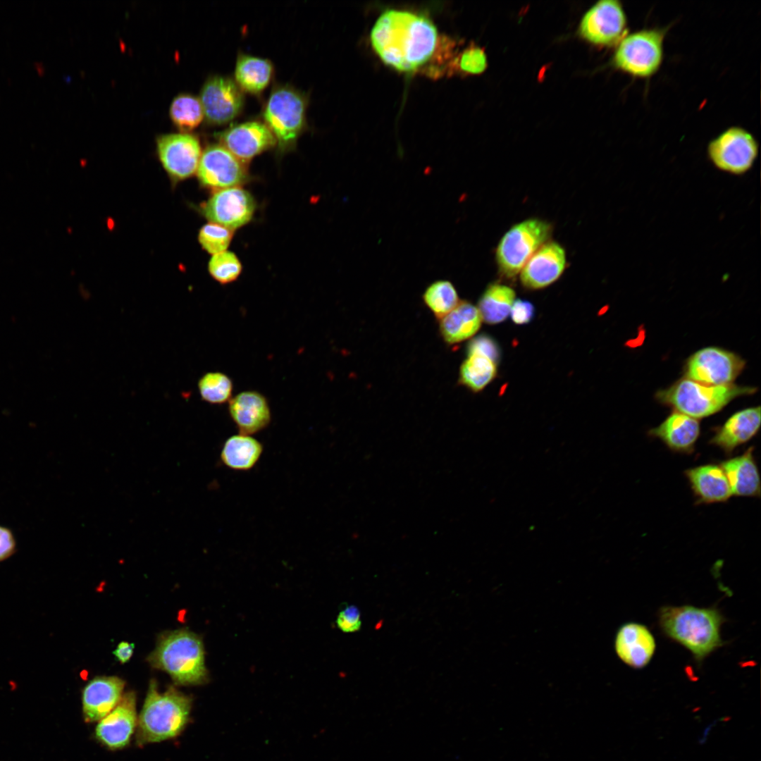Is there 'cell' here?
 <instances>
[{
	"instance_id": "obj_42",
	"label": "cell",
	"mask_w": 761,
	"mask_h": 761,
	"mask_svg": "<svg viewBox=\"0 0 761 761\" xmlns=\"http://www.w3.org/2000/svg\"><path fill=\"white\" fill-rule=\"evenodd\" d=\"M722 721L726 722L727 721V717H722V718L716 719L713 720L712 722H710V724H708L707 726H705V728L701 731L700 735L698 738V743L699 745H704L707 742V739L709 738V736H710L711 731L713 730V729L720 722H722Z\"/></svg>"
},
{
	"instance_id": "obj_24",
	"label": "cell",
	"mask_w": 761,
	"mask_h": 761,
	"mask_svg": "<svg viewBox=\"0 0 761 761\" xmlns=\"http://www.w3.org/2000/svg\"><path fill=\"white\" fill-rule=\"evenodd\" d=\"M614 649L625 664L634 668H642L648 664L653 656L655 641L646 626L630 622L618 630Z\"/></svg>"
},
{
	"instance_id": "obj_12",
	"label": "cell",
	"mask_w": 761,
	"mask_h": 761,
	"mask_svg": "<svg viewBox=\"0 0 761 761\" xmlns=\"http://www.w3.org/2000/svg\"><path fill=\"white\" fill-rule=\"evenodd\" d=\"M199 101L206 121L211 125H221L240 114L245 97L234 80L216 75L204 84Z\"/></svg>"
},
{
	"instance_id": "obj_5",
	"label": "cell",
	"mask_w": 761,
	"mask_h": 761,
	"mask_svg": "<svg viewBox=\"0 0 761 761\" xmlns=\"http://www.w3.org/2000/svg\"><path fill=\"white\" fill-rule=\"evenodd\" d=\"M756 388L731 383L707 385L683 378L670 387L659 390L657 400L674 411L699 419L711 416L734 399L755 393Z\"/></svg>"
},
{
	"instance_id": "obj_3",
	"label": "cell",
	"mask_w": 761,
	"mask_h": 761,
	"mask_svg": "<svg viewBox=\"0 0 761 761\" xmlns=\"http://www.w3.org/2000/svg\"><path fill=\"white\" fill-rule=\"evenodd\" d=\"M722 616L715 609L691 605L665 607L660 624L665 633L688 649L701 661L721 646Z\"/></svg>"
},
{
	"instance_id": "obj_20",
	"label": "cell",
	"mask_w": 761,
	"mask_h": 761,
	"mask_svg": "<svg viewBox=\"0 0 761 761\" xmlns=\"http://www.w3.org/2000/svg\"><path fill=\"white\" fill-rule=\"evenodd\" d=\"M760 406L738 411L715 429L709 444L731 455L756 435L760 427Z\"/></svg>"
},
{
	"instance_id": "obj_2",
	"label": "cell",
	"mask_w": 761,
	"mask_h": 761,
	"mask_svg": "<svg viewBox=\"0 0 761 761\" xmlns=\"http://www.w3.org/2000/svg\"><path fill=\"white\" fill-rule=\"evenodd\" d=\"M147 660L179 685L202 684L208 679L202 641L186 629L162 633Z\"/></svg>"
},
{
	"instance_id": "obj_6",
	"label": "cell",
	"mask_w": 761,
	"mask_h": 761,
	"mask_svg": "<svg viewBox=\"0 0 761 761\" xmlns=\"http://www.w3.org/2000/svg\"><path fill=\"white\" fill-rule=\"evenodd\" d=\"M307 105L304 94L290 85L273 88L262 115L280 151L292 149L306 129Z\"/></svg>"
},
{
	"instance_id": "obj_28",
	"label": "cell",
	"mask_w": 761,
	"mask_h": 761,
	"mask_svg": "<svg viewBox=\"0 0 761 761\" xmlns=\"http://www.w3.org/2000/svg\"><path fill=\"white\" fill-rule=\"evenodd\" d=\"M274 73L271 61L249 54L238 55L234 80L244 92L261 94L270 84Z\"/></svg>"
},
{
	"instance_id": "obj_32",
	"label": "cell",
	"mask_w": 761,
	"mask_h": 761,
	"mask_svg": "<svg viewBox=\"0 0 761 761\" xmlns=\"http://www.w3.org/2000/svg\"><path fill=\"white\" fill-rule=\"evenodd\" d=\"M423 299L439 320L453 310L460 302L452 283L445 280L431 284L425 290Z\"/></svg>"
},
{
	"instance_id": "obj_35",
	"label": "cell",
	"mask_w": 761,
	"mask_h": 761,
	"mask_svg": "<svg viewBox=\"0 0 761 761\" xmlns=\"http://www.w3.org/2000/svg\"><path fill=\"white\" fill-rule=\"evenodd\" d=\"M232 237V230L211 222L201 228L199 241L207 252L216 254L226 251Z\"/></svg>"
},
{
	"instance_id": "obj_13",
	"label": "cell",
	"mask_w": 761,
	"mask_h": 761,
	"mask_svg": "<svg viewBox=\"0 0 761 761\" xmlns=\"http://www.w3.org/2000/svg\"><path fill=\"white\" fill-rule=\"evenodd\" d=\"M247 175L245 163L221 144L205 149L197 168L202 185L217 190L237 187Z\"/></svg>"
},
{
	"instance_id": "obj_30",
	"label": "cell",
	"mask_w": 761,
	"mask_h": 761,
	"mask_svg": "<svg viewBox=\"0 0 761 761\" xmlns=\"http://www.w3.org/2000/svg\"><path fill=\"white\" fill-rule=\"evenodd\" d=\"M496 371V363L490 358L478 353H469L460 367L459 380L472 391L478 392L492 381Z\"/></svg>"
},
{
	"instance_id": "obj_10",
	"label": "cell",
	"mask_w": 761,
	"mask_h": 761,
	"mask_svg": "<svg viewBox=\"0 0 761 761\" xmlns=\"http://www.w3.org/2000/svg\"><path fill=\"white\" fill-rule=\"evenodd\" d=\"M745 361L736 354L717 347L701 349L685 365L686 378L707 385L731 384Z\"/></svg>"
},
{
	"instance_id": "obj_23",
	"label": "cell",
	"mask_w": 761,
	"mask_h": 761,
	"mask_svg": "<svg viewBox=\"0 0 761 761\" xmlns=\"http://www.w3.org/2000/svg\"><path fill=\"white\" fill-rule=\"evenodd\" d=\"M648 433L662 441L671 451L688 454L695 450L700 425L698 419L674 411Z\"/></svg>"
},
{
	"instance_id": "obj_8",
	"label": "cell",
	"mask_w": 761,
	"mask_h": 761,
	"mask_svg": "<svg viewBox=\"0 0 761 761\" xmlns=\"http://www.w3.org/2000/svg\"><path fill=\"white\" fill-rule=\"evenodd\" d=\"M552 231L545 221L531 218L513 225L502 237L496 250L500 272L507 278L516 276L546 242Z\"/></svg>"
},
{
	"instance_id": "obj_27",
	"label": "cell",
	"mask_w": 761,
	"mask_h": 761,
	"mask_svg": "<svg viewBox=\"0 0 761 761\" xmlns=\"http://www.w3.org/2000/svg\"><path fill=\"white\" fill-rule=\"evenodd\" d=\"M263 451L262 443L252 435L235 434L228 438L223 444L220 460L230 469L247 471L256 466Z\"/></svg>"
},
{
	"instance_id": "obj_14",
	"label": "cell",
	"mask_w": 761,
	"mask_h": 761,
	"mask_svg": "<svg viewBox=\"0 0 761 761\" xmlns=\"http://www.w3.org/2000/svg\"><path fill=\"white\" fill-rule=\"evenodd\" d=\"M202 210L211 223L233 230L252 219L255 202L249 192L241 187H233L217 190L203 205Z\"/></svg>"
},
{
	"instance_id": "obj_16",
	"label": "cell",
	"mask_w": 761,
	"mask_h": 761,
	"mask_svg": "<svg viewBox=\"0 0 761 761\" xmlns=\"http://www.w3.org/2000/svg\"><path fill=\"white\" fill-rule=\"evenodd\" d=\"M221 144L243 163L276 145L268 127L252 120L232 125L217 135Z\"/></svg>"
},
{
	"instance_id": "obj_36",
	"label": "cell",
	"mask_w": 761,
	"mask_h": 761,
	"mask_svg": "<svg viewBox=\"0 0 761 761\" xmlns=\"http://www.w3.org/2000/svg\"><path fill=\"white\" fill-rule=\"evenodd\" d=\"M487 66L484 51L476 45H470L454 58L451 69L465 74H480Z\"/></svg>"
},
{
	"instance_id": "obj_40",
	"label": "cell",
	"mask_w": 761,
	"mask_h": 761,
	"mask_svg": "<svg viewBox=\"0 0 761 761\" xmlns=\"http://www.w3.org/2000/svg\"><path fill=\"white\" fill-rule=\"evenodd\" d=\"M16 551V540L13 532L0 526V562L11 557Z\"/></svg>"
},
{
	"instance_id": "obj_7",
	"label": "cell",
	"mask_w": 761,
	"mask_h": 761,
	"mask_svg": "<svg viewBox=\"0 0 761 761\" xmlns=\"http://www.w3.org/2000/svg\"><path fill=\"white\" fill-rule=\"evenodd\" d=\"M665 30L643 29L627 34L617 44L614 66L638 78H648L660 69L664 57Z\"/></svg>"
},
{
	"instance_id": "obj_26",
	"label": "cell",
	"mask_w": 761,
	"mask_h": 761,
	"mask_svg": "<svg viewBox=\"0 0 761 761\" xmlns=\"http://www.w3.org/2000/svg\"><path fill=\"white\" fill-rule=\"evenodd\" d=\"M439 321L442 338L447 344L454 345L471 338L479 330L483 320L476 307L460 301Z\"/></svg>"
},
{
	"instance_id": "obj_21",
	"label": "cell",
	"mask_w": 761,
	"mask_h": 761,
	"mask_svg": "<svg viewBox=\"0 0 761 761\" xmlns=\"http://www.w3.org/2000/svg\"><path fill=\"white\" fill-rule=\"evenodd\" d=\"M125 681L117 676H97L82 691V711L86 722H97L106 716L123 697Z\"/></svg>"
},
{
	"instance_id": "obj_19",
	"label": "cell",
	"mask_w": 761,
	"mask_h": 761,
	"mask_svg": "<svg viewBox=\"0 0 761 761\" xmlns=\"http://www.w3.org/2000/svg\"><path fill=\"white\" fill-rule=\"evenodd\" d=\"M228 413L240 433L252 435L266 428L271 421L266 397L255 390L238 393L228 402Z\"/></svg>"
},
{
	"instance_id": "obj_9",
	"label": "cell",
	"mask_w": 761,
	"mask_h": 761,
	"mask_svg": "<svg viewBox=\"0 0 761 761\" xmlns=\"http://www.w3.org/2000/svg\"><path fill=\"white\" fill-rule=\"evenodd\" d=\"M759 154V144L748 130L731 126L712 140L707 147L710 163L717 170L734 175H743L753 167Z\"/></svg>"
},
{
	"instance_id": "obj_34",
	"label": "cell",
	"mask_w": 761,
	"mask_h": 761,
	"mask_svg": "<svg viewBox=\"0 0 761 761\" xmlns=\"http://www.w3.org/2000/svg\"><path fill=\"white\" fill-rule=\"evenodd\" d=\"M209 271L214 280L225 285L238 278L242 265L234 253L226 250L213 255L209 262Z\"/></svg>"
},
{
	"instance_id": "obj_22",
	"label": "cell",
	"mask_w": 761,
	"mask_h": 761,
	"mask_svg": "<svg viewBox=\"0 0 761 761\" xmlns=\"http://www.w3.org/2000/svg\"><path fill=\"white\" fill-rule=\"evenodd\" d=\"M697 504L725 502L732 496L727 478L719 464H706L684 471Z\"/></svg>"
},
{
	"instance_id": "obj_11",
	"label": "cell",
	"mask_w": 761,
	"mask_h": 761,
	"mask_svg": "<svg viewBox=\"0 0 761 761\" xmlns=\"http://www.w3.org/2000/svg\"><path fill=\"white\" fill-rule=\"evenodd\" d=\"M579 32L593 44L617 45L628 34L627 18L622 5L616 0L597 2L583 17Z\"/></svg>"
},
{
	"instance_id": "obj_31",
	"label": "cell",
	"mask_w": 761,
	"mask_h": 761,
	"mask_svg": "<svg viewBox=\"0 0 761 761\" xmlns=\"http://www.w3.org/2000/svg\"><path fill=\"white\" fill-rule=\"evenodd\" d=\"M169 114L175 125L183 132L196 128L204 118L199 99L188 94H181L174 98Z\"/></svg>"
},
{
	"instance_id": "obj_33",
	"label": "cell",
	"mask_w": 761,
	"mask_h": 761,
	"mask_svg": "<svg viewBox=\"0 0 761 761\" xmlns=\"http://www.w3.org/2000/svg\"><path fill=\"white\" fill-rule=\"evenodd\" d=\"M201 398L212 404H222L232 398L233 383L230 378L222 372H208L198 381Z\"/></svg>"
},
{
	"instance_id": "obj_37",
	"label": "cell",
	"mask_w": 761,
	"mask_h": 761,
	"mask_svg": "<svg viewBox=\"0 0 761 761\" xmlns=\"http://www.w3.org/2000/svg\"><path fill=\"white\" fill-rule=\"evenodd\" d=\"M336 624L338 627L345 633L359 631L361 626L359 609L354 605H347L339 612Z\"/></svg>"
},
{
	"instance_id": "obj_17",
	"label": "cell",
	"mask_w": 761,
	"mask_h": 761,
	"mask_svg": "<svg viewBox=\"0 0 761 761\" xmlns=\"http://www.w3.org/2000/svg\"><path fill=\"white\" fill-rule=\"evenodd\" d=\"M136 697L132 691L123 695L118 705L99 720L95 734L97 738L111 750L125 747L137 725Z\"/></svg>"
},
{
	"instance_id": "obj_29",
	"label": "cell",
	"mask_w": 761,
	"mask_h": 761,
	"mask_svg": "<svg viewBox=\"0 0 761 761\" xmlns=\"http://www.w3.org/2000/svg\"><path fill=\"white\" fill-rule=\"evenodd\" d=\"M515 301V292L508 286L494 283L487 287L481 297L478 309L482 320L495 324L505 320Z\"/></svg>"
},
{
	"instance_id": "obj_39",
	"label": "cell",
	"mask_w": 761,
	"mask_h": 761,
	"mask_svg": "<svg viewBox=\"0 0 761 761\" xmlns=\"http://www.w3.org/2000/svg\"><path fill=\"white\" fill-rule=\"evenodd\" d=\"M513 321L517 324L528 323L534 315V307L528 302L517 299L512 307L510 314Z\"/></svg>"
},
{
	"instance_id": "obj_41",
	"label": "cell",
	"mask_w": 761,
	"mask_h": 761,
	"mask_svg": "<svg viewBox=\"0 0 761 761\" xmlns=\"http://www.w3.org/2000/svg\"><path fill=\"white\" fill-rule=\"evenodd\" d=\"M134 648V643L122 641L113 651V654L121 664H125L131 658Z\"/></svg>"
},
{
	"instance_id": "obj_38",
	"label": "cell",
	"mask_w": 761,
	"mask_h": 761,
	"mask_svg": "<svg viewBox=\"0 0 761 761\" xmlns=\"http://www.w3.org/2000/svg\"><path fill=\"white\" fill-rule=\"evenodd\" d=\"M466 353H478L486 356L495 363L500 356L495 342L486 335H480L471 340L467 346Z\"/></svg>"
},
{
	"instance_id": "obj_18",
	"label": "cell",
	"mask_w": 761,
	"mask_h": 761,
	"mask_svg": "<svg viewBox=\"0 0 761 761\" xmlns=\"http://www.w3.org/2000/svg\"><path fill=\"white\" fill-rule=\"evenodd\" d=\"M566 266L564 248L555 242L543 244L521 271V281L529 289H540L556 281Z\"/></svg>"
},
{
	"instance_id": "obj_15",
	"label": "cell",
	"mask_w": 761,
	"mask_h": 761,
	"mask_svg": "<svg viewBox=\"0 0 761 761\" xmlns=\"http://www.w3.org/2000/svg\"><path fill=\"white\" fill-rule=\"evenodd\" d=\"M157 149L164 168L175 179L182 180L193 175L202 156L198 139L185 132L160 136Z\"/></svg>"
},
{
	"instance_id": "obj_25",
	"label": "cell",
	"mask_w": 761,
	"mask_h": 761,
	"mask_svg": "<svg viewBox=\"0 0 761 761\" xmlns=\"http://www.w3.org/2000/svg\"><path fill=\"white\" fill-rule=\"evenodd\" d=\"M753 450V447H750L743 454L719 464L727 478L732 495L760 496V477Z\"/></svg>"
},
{
	"instance_id": "obj_4",
	"label": "cell",
	"mask_w": 761,
	"mask_h": 761,
	"mask_svg": "<svg viewBox=\"0 0 761 761\" xmlns=\"http://www.w3.org/2000/svg\"><path fill=\"white\" fill-rule=\"evenodd\" d=\"M192 700L173 687L160 693L151 680L137 719V741L140 744L160 742L177 736L188 722Z\"/></svg>"
},
{
	"instance_id": "obj_1",
	"label": "cell",
	"mask_w": 761,
	"mask_h": 761,
	"mask_svg": "<svg viewBox=\"0 0 761 761\" xmlns=\"http://www.w3.org/2000/svg\"><path fill=\"white\" fill-rule=\"evenodd\" d=\"M438 40L435 25L412 12L388 10L371 32L372 47L380 58L401 72L421 67L433 56Z\"/></svg>"
}]
</instances>
